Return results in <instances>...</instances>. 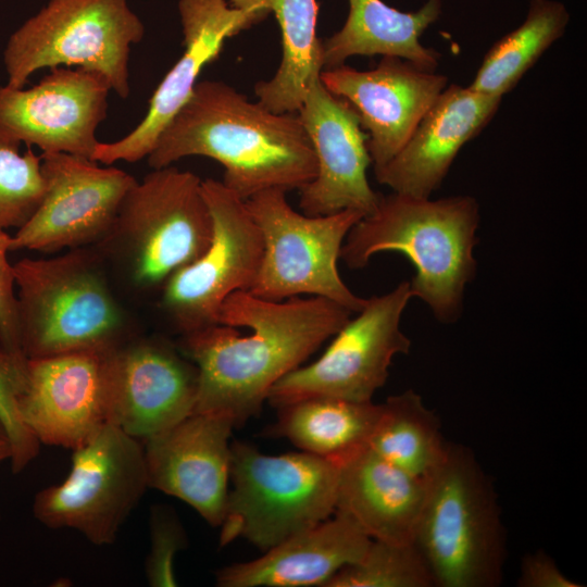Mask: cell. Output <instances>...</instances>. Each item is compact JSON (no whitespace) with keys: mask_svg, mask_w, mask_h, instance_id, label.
<instances>
[{"mask_svg":"<svg viewBox=\"0 0 587 587\" xmlns=\"http://www.w3.org/2000/svg\"><path fill=\"white\" fill-rule=\"evenodd\" d=\"M45 195L12 235L11 251L54 252L102 242L128 190L137 182L116 167L70 153L41 155Z\"/></svg>","mask_w":587,"mask_h":587,"instance_id":"cell-13","label":"cell"},{"mask_svg":"<svg viewBox=\"0 0 587 587\" xmlns=\"http://www.w3.org/2000/svg\"><path fill=\"white\" fill-rule=\"evenodd\" d=\"M147 488L143 445L109 423L73 449L68 475L35 496L33 513L49 528L74 529L93 545H111Z\"/></svg>","mask_w":587,"mask_h":587,"instance_id":"cell-10","label":"cell"},{"mask_svg":"<svg viewBox=\"0 0 587 587\" xmlns=\"http://www.w3.org/2000/svg\"><path fill=\"white\" fill-rule=\"evenodd\" d=\"M342 27L322 40L323 70L342 64L351 57H397L434 72L440 54L420 39L440 16L441 0H427L419 10L404 12L383 0H348Z\"/></svg>","mask_w":587,"mask_h":587,"instance_id":"cell-24","label":"cell"},{"mask_svg":"<svg viewBox=\"0 0 587 587\" xmlns=\"http://www.w3.org/2000/svg\"><path fill=\"white\" fill-rule=\"evenodd\" d=\"M312 143L316 175L300 191L299 207L308 215L355 210L364 215L376 208L380 195L366 176L372 163L367 136L353 108L332 93L315 77L297 112Z\"/></svg>","mask_w":587,"mask_h":587,"instance_id":"cell-17","label":"cell"},{"mask_svg":"<svg viewBox=\"0 0 587 587\" xmlns=\"http://www.w3.org/2000/svg\"><path fill=\"white\" fill-rule=\"evenodd\" d=\"M12 235L0 228V345L14 357L27 361L18 334L13 265L8 260Z\"/></svg>","mask_w":587,"mask_h":587,"instance_id":"cell-33","label":"cell"},{"mask_svg":"<svg viewBox=\"0 0 587 587\" xmlns=\"http://www.w3.org/2000/svg\"><path fill=\"white\" fill-rule=\"evenodd\" d=\"M320 79L358 114L361 127L367 130L374 167L388 162L402 148L448 84L445 75L397 57H383L369 71L346 64L324 68Z\"/></svg>","mask_w":587,"mask_h":587,"instance_id":"cell-18","label":"cell"},{"mask_svg":"<svg viewBox=\"0 0 587 587\" xmlns=\"http://www.w3.org/2000/svg\"><path fill=\"white\" fill-rule=\"evenodd\" d=\"M414 545L435 586L497 587L507 557L496 491L473 452L449 442L428 480Z\"/></svg>","mask_w":587,"mask_h":587,"instance_id":"cell-5","label":"cell"},{"mask_svg":"<svg viewBox=\"0 0 587 587\" xmlns=\"http://www.w3.org/2000/svg\"><path fill=\"white\" fill-rule=\"evenodd\" d=\"M46 190L41 157L27 147L0 145V228H20L33 215Z\"/></svg>","mask_w":587,"mask_h":587,"instance_id":"cell-30","label":"cell"},{"mask_svg":"<svg viewBox=\"0 0 587 587\" xmlns=\"http://www.w3.org/2000/svg\"><path fill=\"white\" fill-rule=\"evenodd\" d=\"M570 13L557 0H530L524 22L496 41L469 87L502 98L565 33Z\"/></svg>","mask_w":587,"mask_h":587,"instance_id":"cell-28","label":"cell"},{"mask_svg":"<svg viewBox=\"0 0 587 587\" xmlns=\"http://www.w3.org/2000/svg\"><path fill=\"white\" fill-rule=\"evenodd\" d=\"M107 353L74 352L27 360L20 413L39 444L73 450L111 423Z\"/></svg>","mask_w":587,"mask_h":587,"instance_id":"cell-19","label":"cell"},{"mask_svg":"<svg viewBox=\"0 0 587 587\" xmlns=\"http://www.w3.org/2000/svg\"><path fill=\"white\" fill-rule=\"evenodd\" d=\"M17 323L27 360L110 352L130 338L126 315L98 260L84 248L13 264Z\"/></svg>","mask_w":587,"mask_h":587,"instance_id":"cell-4","label":"cell"},{"mask_svg":"<svg viewBox=\"0 0 587 587\" xmlns=\"http://www.w3.org/2000/svg\"><path fill=\"white\" fill-rule=\"evenodd\" d=\"M27 383V361L0 345V419L11 440L13 473L22 472L38 454L40 444L24 424L20 400Z\"/></svg>","mask_w":587,"mask_h":587,"instance_id":"cell-31","label":"cell"},{"mask_svg":"<svg viewBox=\"0 0 587 587\" xmlns=\"http://www.w3.org/2000/svg\"><path fill=\"white\" fill-rule=\"evenodd\" d=\"M271 434L301 451L340 464L367 446L382 403L333 397H310L277 408Z\"/></svg>","mask_w":587,"mask_h":587,"instance_id":"cell-26","label":"cell"},{"mask_svg":"<svg viewBox=\"0 0 587 587\" xmlns=\"http://www.w3.org/2000/svg\"><path fill=\"white\" fill-rule=\"evenodd\" d=\"M111 423L140 441L195 409L198 370L180 349L157 337H133L105 354Z\"/></svg>","mask_w":587,"mask_h":587,"instance_id":"cell-15","label":"cell"},{"mask_svg":"<svg viewBox=\"0 0 587 587\" xmlns=\"http://www.w3.org/2000/svg\"><path fill=\"white\" fill-rule=\"evenodd\" d=\"M478 226L479 205L471 196L432 200L392 191L349 230L340 259L360 270L376 253L404 254L415 268L412 297L450 324L460 319L465 287L476 275Z\"/></svg>","mask_w":587,"mask_h":587,"instance_id":"cell-3","label":"cell"},{"mask_svg":"<svg viewBox=\"0 0 587 587\" xmlns=\"http://www.w3.org/2000/svg\"><path fill=\"white\" fill-rule=\"evenodd\" d=\"M352 312L322 297L267 300L228 296L218 324L183 335L198 370L193 412L228 416L235 427L259 414L270 389L334 337Z\"/></svg>","mask_w":587,"mask_h":587,"instance_id":"cell-1","label":"cell"},{"mask_svg":"<svg viewBox=\"0 0 587 587\" xmlns=\"http://www.w3.org/2000/svg\"><path fill=\"white\" fill-rule=\"evenodd\" d=\"M449 442L434 411L412 389L382 403L367 447L401 470L429 480L442 465Z\"/></svg>","mask_w":587,"mask_h":587,"instance_id":"cell-27","label":"cell"},{"mask_svg":"<svg viewBox=\"0 0 587 587\" xmlns=\"http://www.w3.org/2000/svg\"><path fill=\"white\" fill-rule=\"evenodd\" d=\"M242 10L273 13L282 34V61L274 76L254 86L258 101L277 113H297L311 82L323 70L316 36V0H227Z\"/></svg>","mask_w":587,"mask_h":587,"instance_id":"cell-25","label":"cell"},{"mask_svg":"<svg viewBox=\"0 0 587 587\" xmlns=\"http://www.w3.org/2000/svg\"><path fill=\"white\" fill-rule=\"evenodd\" d=\"M201 189L212 216L211 241L161 288L162 309L183 335L217 325L224 300L250 291L263 258V238L246 201L222 180L207 178Z\"/></svg>","mask_w":587,"mask_h":587,"instance_id":"cell-12","label":"cell"},{"mask_svg":"<svg viewBox=\"0 0 587 587\" xmlns=\"http://www.w3.org/2000/svg\"><path fill=\"white\" fill-rule=\"evenodd\" d=\"M430 571L414 542L372 539L363 557L338 571L324 587H434Z\"/></svg>","mask_w":587,"mask_h":587,"instance_id":"cell-29","label":"cell"},{"mask_svg":"<svg viewBox=\"0 0 587 587\" xmlns=\"http://www.w3.org/2000/svg\"><path fill=\"white\" fill-rule=\"evenodd\" d=\"M428 480L386 461L367 446L339 464L335 512L371 539L414 542Z\"/></svg>","mask_w":587,"mask_h":587,"instance_id":"cell-23","label":"cell"},{"mask_svg":"<svg viewBox=\"0 0 587 587\" xmlns=\"http://www.w3.org/2000/svg\"><path fill=\"white\" fill-rule=\"evenodd\" d=\"M111 90L101 74L64 66L29 89L0 86V145L91 159Z\"/></svg>","mask_w":587,"mask_h":587,"instance_id":"cell-14","label":"cell"},{"mask_svg":"<svg viewBox=\"0 0 587 587\" xmlns=\"http://www.w3.org/2000/svg\"><path fill=\"white\" fill-rule=\"evenodd\" d=\"M191 155L217 161L222 183L245 201L266 189L300 190L317 170L297 113L271 111L220 80L196 84L147 159L161 168Z\"/></svg>","mask_w":587,"mask_h":587,"instance_id":"cell-2","label":"cell"},{"mask_svg":"<svg viewBox=\"0 0 587 587\" xmlns=\"http://www.w3.org/2000/svg\"><path fill=\"white\" fill-rule=\"evenodd\" d=\"M177 8L184 35L182 57L154 90L142 121L120 140L99 142L93 161L109 165L148 157L161 132L189 99L201 70L218 57L225 41L268 15L232 7L227 0H178Z\"/></svg>","mask_w":587,"mask_h":587,"instance_id":"cell-16","label":"cell"},{"mask_svg":"<svg viewBox=\"0 0 587 587\" xmlns=\"http://www.w3.org/2000/svg\"><path fill=\"white\" fill-rule=\"evenodd\" d=\"M143 35L128 0H50L9 38L7 86L23 88L38 70L74 65L101 74L126 99L130 47Z\"/></svg>","mask_w":587,"mask_h":587,"instance_id":"cell-7","label":"cell"},{"mask_svg":"<svg viewBox=\"0 0 587 587\" xmlns=\"http://www.w3.org/2000/svg\"><path fill=\"white\" fill-rule=\"evenodd\" d=\"M201 183L168 165L152 168L124 197L102 242L113 248L135 287L162 288L208 248L213 225Z\"/></svg>","mask_w":587,"mask_h":587,"instance_id":"cell-8","label":"cell"},{"mask_svg":"<svg viewBox=\"0 0 587 587\" xmlns=\"http://www.w3.org/2000/svg\"><path fill=\"white\" fill-rule=\"evenodd\" d=\"M519 587H583L569 578L557 565L554 560L545 551L537 550L523 557Z\"/></svg>","mask_w":587,"mask_h":587,"instance_id":"cell-34","label":"cell"},{"mask_svg":"<svg viewBox=\"0 0 587 587\" xmlns=\"http://www.w3.org/2000/svg\"><path fill=\"white\" fill-rule=\"evenodd\" d=\"M411 298L408 280L384 295L367 298L324 353L282 377L266 400L276 408L310 397L372 401L387 380L392 359L410 351L411 340L401 330L400 322Z\"/></svg>","mask_w":587,"mask_h":587,"instance_id":"cell-11","label":"cell"},{"mask_svg":"<svg viewBox=\"0 0 587 587\" xmlns=\"http://www.w3.org/2000/svg\"><path fill=\"white\" fill-rule=\"evenodd\" d=\"M229 478L221 547L241 537L265 552L336 509L339 465L303 451L268 455L234 441Z\"/></svg>","mask_w":587,"mask_h":587,"instance_id":"cell-6","label":"cell"},{"mask_svg":"<svg viewBox=\"0 0 587 587\" xmlns=\"http://www.w3.org/2000/svg\"><path fill=\"white\" fill-rule=\"evenodd\" d=\"M254 560L222 567L220 587H324L341 569L358 562L371 538L348 516L335 512Z\"/></svg>","mask_w":587,"mask_h":587,"instance_id":"cell-22","label":"cell"},{"mask_svg":"<svg viewBox=\"0 0 587 587\" xmlns=\"http://www.w3.org/2000/svg\"><path fill=\"white\" fill-rule=\"evenodd\" d=\"M263 238V258L250 292L280 301L310 295L359 312L366 299L348 288L337 262L344 241L364 214L344 210L308 215L291 208L286 191L266 189L246 200Z\"/></svg>","mask_w":587,"mask_h":587,"instance_id":"cell-9","label":"cell"},{"mask_svg":"<svg viewBox=\"0 0 587 587\" xmlns=\"http://www.w3.org/2000/svg\"><path fill=\"white\" fill-rule=\"evenodd\" d=\"M187 545L185 529L175 512L165 505H154L150 513V550L145 564L150 586L174 587L177 580L174 558Z\"/></svg>","mask_w":587,"mask_h":587,"instance_id":"cell-32","label":"cell"},{"mask_svg":"<svg viewBox=\"0 0 587 587\" xmlns=\"http://www.w3.org/2000/svg\"><path fill=\"white\" fill-rule=\"evenodd\" d=\"M11 453L12 448L9 433L0 419V464L4 461H10Z\"/></svg>","mask_w":587,"mask_h":587,"instance_id":"cell-35","label":"cell"},{"mask_svg":"<svg viewBox=\"0 0 587 587\" xmlns=\"http://www.w3.org/2000/svg\"><path fill=\"white\" fill-rule=\"evenodd\" d=\"M226 415L192 412L145 440L148 486L192 507L210 525L220 526L230 477Z\"/></svg>","mask_w":587,"mask_h":587,"instance_id":"cell-20","label":"cell"},{"mask_svg":"<svg viewBox=\"0 0 587 587\" xmlns=\"http://www.w3.org/2000/svg\"><path fill=\"white\" fill-rule=\"evenodd\" d=\"M501 100L469 86H447L402 148L388 162L374 167L376 180L395 192L430 198L461 148L487 126Z\"/></svg>","mask_w":587,"mask_h":587,"instance_id":"cell-21","label":"cell"}]
</instances>
